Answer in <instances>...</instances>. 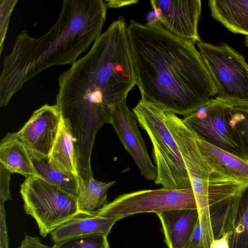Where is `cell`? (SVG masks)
<instances>
[{
    "label": "cell",
    "mask_w": 248,
    "mask_h": 248,
    "mask_svg": "<svg viewBox=\"0 0 248 248\" xmlns=\"http://www.w3.org/2000/svg\"><path fill=\"white\" fill-rule=\"evenodd\" d=\"M127 96L116 101L112 106L109 124L125 149L140 171L149 181H155L157 170L149 155L144 140L139 130L137 118L126 104Z\"/></svg>",
    "instance_id": "30bf717a"
},
{
    "label": "cell",
    "mask_w": 248,
    "mask_h": 248,
    "mask_svg": "<svg viewBox=\"0 0 248 248\" xmlns=\"http://www.w3.org/2000/svg\"><path fill=\"white\" fill-rule=\"evenodd\" d=\"M17 0H0V54L2 52L4 42L8 31L12 11Z\"/></svg>",
    "instance_id": "cb8c5ba5"
},
{
    "label": "cell",
    "mask_w": 248,
    "mask_h": 248,
    "mask_svg": "<svg viewBox=\"0 0 248 248\" xmlns=\"http://www.w3.org/2000/svg\"><path fill=\"white\" fill-rule=\"evenodd\" d=\"M228 234L229 248H248V186L231 199L223 234Z\"/></svg>",
    "instance_id": "9a60e30c"
},
{
    "label": "cell",
    "mask_w": 248,
    "mask_h": 248,
    "mask_svg": "<svg viewBox=\"0 0 248 248\" xmlns=\"http://www.w3.org/2000/svg\"><path fill=\"white\" fill-rule=\"evenodd\" d=\"M20 192L26 214L35 219L43 237L80 213L76 197L36 175L26 177Z\"/></svg>",
    "instance_id": "52a82bcc"
},
{
    "label": "cell",
    "mask_w": 248,
    "mask_h": 248,
    "mask_svg": "<svg viewBox=\"0 0 248 248\" xmlns=\"http://www.w3.org/2000/svg\"><path fill=\"white\" fill-rule=\"evenodd\" d=\"M0 163L12 173L25 177L36 175L26 148L19 139L17 132L8 133L1 140Z\"/></svg>",
    "instance_id": "d6986e66"
},
{
    "label": "cell",
    "mask_w": 248,
    "mask_h": 248,
    "mask_svg": "<svg viewBox=\"0 0 248 248\" xmlns=\"http://www.w3.org/2000/svg\"><path fill=\"white\" fill-rule=\"evenodd\" d=\"M159 22L170 32L194 43L201 41L198 31L202 3L200 0H152Z\"/></svg>",
    "instance_id": "8fae6325"
},
{
    "label": "cell",
    "mask_w": 248,
    "mask_h": 248,
    "mask_svg": "<svg viewBox=\"0 0 248 248\" xmlns=\"http://www.w3.org/2000/svg\"><path fill=\"white\" fill-rule=\"evenodd\" d=\"M18 248H51L41 243L37 236L26 235Z\"/></svg>",
    "instance_id": "484cf974"
},
{
    "label": "cell",
    "mask_w": 248,
    "mask_h": 248,
    "mask_svg": "<svg viewBox=\"0 0 248 248\" xmlns=\"http://www.w3.org/2000/svg\"><path fill=\"white\" fill-rule=\"evenodd\" d=\"M233 108L213 98L184 116L183 120L200 139L236 156L247 159L229 124Z\"/></svg>",
    "instance_id": "9c48e42d"
},
{
    "label": "cell",
    "mask_w": 248,
    "mask_h": 248,
    "mask_svg": "<svg viewBox=\"0 0 248 248\" xmlns=\"http://www.w3.org/2000/svg\"><path fill=\"white\" fill-rule=\"evenodd\" d=\"M120 219L99 216L94 212H80L58 226L50 234L54 243L72 237L94 233H102L108 236L113 225Z\"/></svg>",
    "instance_id": "2e32d148"
},
{
    "label": "cell",
    "mask_w": 248,
    "mask_h": 248,
    "mask_svg": "<svg viewBox=\"0 0 248 248\" xmlns=\"http://www.w3.org/2000/svg\"><path fill=\"white\" fill-rule=\"evenodd\" d=\"M229 124L238 145L248 160V109L233 107Z\"/></svg>",
    "instance_id": "7402d4cb"
},
{
    "label": "cell",
    "mask_w": 248,
    "mask_h": 248,
    "mask_svg": "<svg viewBox=\"0 0 248 248\" xmlns=\"http://www.w3.org/2000/svg\"><path fill=\"white\" fill-rule=\"evenodd\" d=\"M185 248H203L200 221L198 223L193 234Z\"/></svg>",
    "instance_id": "4316f807"
},
{
    "label": "cell",
    "mask_w": 248,
    "mask_h": 248,
    "mask_svg": "<svg viewBox=\"0 0 248 248\" xmlns=\"http://www.w3.org/2000/svg\"><path fill=\"white\" fill-rule=\"evenodd\" d=\"M128 26L120 16L85 56L59 76L56 104L80 162L91 161L96 135L109 124L113 103L137 85Z\"/></svg>",
    "instance_id": "6da1fadb"
},
{
    "label": "cell",
    "mask_w": 248,
    "mask_h": 248,
    "mask_svg": "<svg viewBox=\"0 0 248 248\" xmlns=\"http://www.w3.org/2000/svg\"><path fill=\"white\" fill-rule=\"evenodd\" d=\"M107 237L102 233L77 236L55 243L51 248H109Z\"/></svg>",
    "instance_id": "603a6c76"
},
{
    "label": "cell",
    "mask_w": 248,
    "mask_h": 248,
    "mask_svg": "<svg viewBox=\"0 0 248 248\" xmlns=\"http://www.w3.org/2000/svg\"><path fill=\"white\" fill-rule=\"evenodd\" d=\"M169 248H185L199 221L198 209H177L155 213Z\"/></svg>",
    "instance_id": "5bb4252c"
},
{
    "label": "cell",
    "mask_w": 248,
    "mask_h": 248,
    "mask_svg": "<svg viewBox=\"0 0 248 248\" xmlns=\"http://www.w3.org/2000/svg\"><path fill=\"white\" fill-rule=\"evenodd\" d=\"M133 111L153 145L152 156L157 170L155 183L171 189L192 187L179 147L165 124L164 111L140 100Z\"/></svg>",
    "instance_id": "277c9868"
},
{
    "label": "cell",
    "mask_w": 248,
    "mask_h": 248,
    "mask_svg": "<svg viewBox=\"0 0 248 248\" xmlns=\"http://www.w3.org/2000/svg\"><path fill=\"white\" fill-rule=\"evenodd\" d=\"M177 209H197L192 187L181 189L162 187L124 193L94 213L103 217L122 219L138 213H156Z\"/></svg>",
    "instance_id": "ba28073f"
},
{
    "label": "cell",
    "mask_w": 248,
    "mask_h": 248,
    "mask_svg": "<svg viewBox=\"0 0 248 248\" xmlns=\"http://www.w3.org/2000/svg\"><path fill=\"white\" fill-rule=\"evenodd\" d=\"M245 43L246 46L248 47V35H247L245 37Z\"/></svg>",
    "instance_id": "f546056e"
},
{
    "label": "cell",
    "mask_w": 248,
    "mask_h": 248,
    "mask_svg": "<svg viewBox=\"0 0 248 248\" xmlns=\"http://www.w3.org/2000/svg\"><path fill=\"white\" fill-rule=\"evenodd\" d=\"M215 82V99L234 108L248 109V64L245 58L226 43L202 40L197 43Z\"/></svg>",
    "instance_id": "8992f818"
},
{
    "label": "cell",
    "mask_w": 248,
    "mask_h": 248,
    "mask_svg": "<svg viewBox=\"0 0 248 248\" xmlns=\"http://www.w3.org/2000/svg\"><path fill=\"white\" fill-rule=\"evenodd\" d=\"M0 202L4 203L5 201L12 199L9 192V183L10 176L12 173L1 163H0Z\"/></svg>",
    "instance_id": "d4e9b609"
},
{
    "label": "cell",
    "mask_w": 248,
    "mask_h": 248,
    "mask_svg": "<svg viewBox=\"0 0 248 248\" xmlns=\"http://www.w3.org/2000/svg\"><path fill=\"white\" fill-rule=\"evenodd\" d=\"M107 7L111 8H120L126 5L137 3L139 0H106Z\"/></svg>",
    "instance_id": "83f0119b"
},
{
    "label": "cell",
    "mask_w": 248,
    "mask_h": 248,
    "mask_svg": "<svg viewBox=\"0 0 248 248\" xmlns=\"http://www.w3.org/2000/svg\"><path fill=\"white\" fill-rule=\"evenodd\" d=\"M49 156L61 167L79 177L74 138L62 120Z\"/></svg>",
    "instance_id": "44dd1931"
},
{
    "label": "cell",
    "mask_w": 248,
    "mask_h": 248,
    "mask_svg": "<svg viewBox=\"0 0 248 248\" xmlns=\"http://www.w3.org/2000/svg\"><path fill=\"white\" fill-rule=\"evenodd\" d=\"M62 122L61 114L56 104H45L33 111L17 134L27 148L49 155Z\"/></svg>",
    "instance_id": "7c38bea8"
},
{
    "label": "cell",
    "mask_w": 248,
    "mask_h": 248,
    "mask_svg": "<svg viewBox=\"0 0 248 248\" xmlns=\"http://www.w3.org/2000/svg\"><path fill=\"white\" fill-rule=\"evenodd\" d=\"M128 36L141 101L185 116L215 98V82L193 42L159 22L133 19Z\"/></svg>",
    "instance_id": "7a4b0ae2"
},
{
    "label": "cell",
    "mask_w": 248,
    "mask_h": 248,
    "mask_svg": "<svg viewBox=\"0 0 248 248\" xmlns=\"http://www.w3.org/2000/svg\"><path fill=\"white\" fill-rule=\"evenodd\" d=\"M115 183L103 182L94 178L80 180L77 197L79 212L92 213L107 204L108 191Z\"/></svg>",
    "instance_id": "ffe728a7"
},
{
    "label": "cell",
    "mask_w": 248,
    "mask_h": 248,
    "mask_svg": "<svg viewBox=\"0 0 248 248\" xmlns=\"http://www.w3.org/2000/svg\"><path fill=\"white\" fill-rule=\"evenodd\" d=\"M194 135L201 153L216 173L228 181L248 186V160L211 145Z\"/></svg>",
    "instance_id": "4fadbf2b"
},
{
    "label": "cell",
    "mask_w": 248,
    "mask_h": 248,
    "mask_svg": "<svg viewBox=\"0 0 248 248\" xmlns=\"http://www.w3.org/2000/svg\"><path fill=\"white\" fill-rule=\"evenodd\" d=\"M212 16L230 31L248 35V0H210Z\"/></svg>",
    "instance_id": "ac0fdd59"
},
{
    "label": "cell",
    "mask_w": 248,
    "mask_h": 248,
    "mask_svg": "<svg viewBox=\"0 0 248 248\" xmlns=\"http://www.w3.org/2000/svg\"><path fill=\"white\" fill-rule=\"evenodd\" d=\"M210 248H229L228 234L225 233L221 237L213 241Z\"/></svg>",
    "instance_id": "f1b7e54d"
},
{
    "label": "cell",
    "mask_w": 248,
    "mask_h": 248,
    "mask_svg": "<svg viewBox=\"0 0 248 248\" xmlns=\"http://www.w3.org/2000/svg\"><path fill=\"white\" fill-rule=\"evenodd\" d=\"M107 8L103 0H64L57 21L45 34L33 38L21 31L4 58L0 107L6 106L26 82L42 71L74 63L101 34Z\"/></svg>",
    "instance_id": "3957f363"
},
{
    "label": "cell",
    "mask_w": 248,
    "mask_h": 248,
    "mask_svg": "<svg viewBox=\"0 0 248 248\" xmlns=\"http://www.w3.org/2000/svg\"><path fill=\"white\" fill-rule=\"evenodd\" d=\"M165 124L175 140L182 156L193 190L199 214L201 233L205 238L213 232L209 213V193L216 184L233 182L220 176L201 153L194 133L175 114L164 111Z\"/></svg>",
    "instance_id": "5b68a950"
},
{
    "label": "cell",
    "mask_w": 248,
    "mask_h": 248,
    "mask_svg": "<svg viewBox=\"0 0 248 248\" xmlns=\"http://www.w3.org/2000/svg\"><path fill=\"white\" fill-rule=\"evenodd\" d=\"M26 149L37 176L77 198L80 182L78 176L61 167L49 155Z\"/></svg>",
    "instance_id": "e0dca14e"
}]
</instances>
